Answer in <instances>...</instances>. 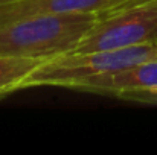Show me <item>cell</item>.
Here are the masks:
<instances>
[{
	"label": "cell",
	"instance_id": "cell-8",
	"mask_svg": "<svg viewBox=\"0 0 157 155\" xmlns=\"http://www.w3.org/2000/svg\"><path fill=\"white\" fill-rule=\"evenodd\" d=\"M9 2H14V0H0V5H5V3H9Z\"/></svg>",
	"mask_w": 157,
	"mask_h": 155
},
{
	"label": "cell",
	"instance_id": "cell-3",
	"mask_svg": "<svg viewBox=\"0 0 157 155\" xmlns=\"http://www.w3.org/2000/svg\"><path fill=\"white\" fill-rule=\"evenodd\" d=\"M157 40V0H134L99 15L70 53L121 49Z\"/></svg>",
	"mask_w": 157,
	"mask_h": 155
},
{
	"label": "cell",
	"instance_id": "cell-7",
	"mask_svg": "<svg viewBox=\"0 0 157 155\" xmlns=\"http://www.w3.org/2000/svg\"><path fill=\"white\" fill-rule=\"evenodd\" d=\"M124 101L130 102H139V103H148V105H157V90H150V91H140L127 96Z\"/></svg>",
	"mask_w": 157,
	"mask_h": 155
},
{
	"label": "cell",
	"instance_id": "cell-4",
	"mask_svg": "<svg viewBox=\"0 0 157 155\" xmlns=\"http://www.w3.org/2000/svg\"><path fill=\"white\" fill-rule=\"evenodd\" d=\"M72 90L125 99L130 94L157 90V59L147 61L119 72L92 76Z\"/></svg>",
	"mask_w": 157,
	"mask_h": 155
},
{
	"label": "cell",
	"instance_id": "cell-2",
	"mask_svg": "<svg viewBox=\"0 0 157 155\" xmlns=\"http://www.w3.org/2000/svg\"><path fill=\"white\" fill-rule=\"evenodd\" d=\"M157 59V40L108 50L66 53L41 62L25 81V88L58 87L72 90L79 82Z\"/></svg>",
	"mask_w": 157,
	"mask_h": 155
},
{
	"label": "cell",
	"instance_id": "cell-5",
	"mask_svg": "<svg viewBox=\"0 0 157 155\" xmlns=\"http://www.w3.org/2000/svg\"><path fill=\"white\" fill-rule=\"evenodd\" d=\"M134 0H14L0 5V23L37 14L104 15Z\"/></svg>",
	"mask_w": 157,
	"mask_h": 155
},
{
	"label": "cell",
	"instance_id": "cell-6",
	"mask_svg": "<svg viewBox=\"0 0 157 155\" xmlns=\"http://www.w3.org/2000/svg\"><path fill=\"white\" fill-rule=\"evenodd\" d=\"M44 61L0 56V101L14 91L23 90L26 78Z\"/></svg>",
	"mask_w": 157,
	"mask_h": 155
},
{
	"label": "cell",
	"instance_id": "cell-1",
	"mask_svg": "<svg viewBox=\"0 0 157 155\" xmlns=\"http://www.w3.org/2000/svg\"><path fill=\"white\" fill-rule=\"evenodd\" d=\"M96 14H37L0 23V56L48 61L70 53Z\"/></svg>",
	"mask_w": 157,
	"mask_h": 155
}]
</instances>
